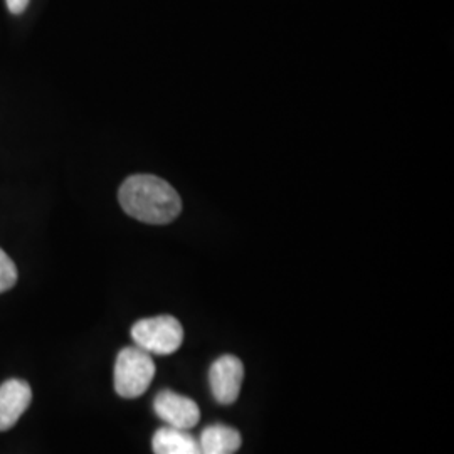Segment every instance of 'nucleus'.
Wrapping results in <instances>:
<instances>
[{
    "mask_svg": "<svg viewBox=\"0 0 454 454\" xmlns=\"http://www.w3.org/2000/svg\"><path fill=\"white\" fill-rule=\"evenodd\" d=\"M121 209L145 224H168L179 217L182 200L165 180L148 174L131 176L118 191Z\"/></svg>",
    "mask_w": 454,
    "mask_h": 454,
    "instance_id": "obj_1",
    "label": "nucleus"
},
{
    "mask_svg": "<svg viewBox=\"0 0 454 454\" xmlns=\"http://www.w3.org/2000/svg\"><path fill=\"white\" fill-rule=\"evenodd\" d=\"M155 377L152 356L140 347H125L114 364V390L123 399H135L145 394Z\"/></svg>",
    "mask_w": 454,
    "mask_h": 454,
    "instance_id": "obj_2",
    "label": "nucleus"
},
{
    "mask_svg": "<svg viewBox=\"0 0 454 454\" xmlns=\"http://www.w3.org/2000/svg\"><path fill=\"white\" fill-rule=\"evenodd\" d=\"M131 339L150 356H170L184 341V328L177 318L160 315L138 320L131 326Z\"/></svg>",
    "mask_w": 454,
    "mask_h": 454,
    "instance_id": "obj_3",
    "label": "nucleus"
},
{
    "mask_svg": "<svg viewBox=\"0 0 454 454\" xmlns=\"http://www.w3.org/2000/svg\"><path fill=\"white\" fill-rule=\"evenodd\" d=\"M243 362L234 356L217 358L209 369V384L214 399L219 404H234L243 386Z\"/></svg>",
    "mask_w": 454,
    "mask_h": 454,
    "instance_id": "obj_4",
    "label": "nucleus"
},
{
    "mask_svg": "<svg viewBox=\"0 0 454 454\" xmlns=\"http://www.w3.org/2000/svg\"><path fill=\"white\" fill-rule=\"evenodd\" d=\"M155 414L167 426L177 429H192L200 421V409L192 399L174 390H162L153 401Z\"/></svg>",
    "mask_w": 454,
    "mask_h": 454,
    "instance_id": "obj_5",
    "label": "nucleus"
},
{
    "mask_svg": "<svg viewBox=\"0 0 454 454\" xmlns=\"http://www.w3.org/2000/svg\"><path fill=\"white\" fill-rule=\"evenodd\" d=\"M33 401L31 386L22 379H9L0 386V431H9Z\"/></svg>",
    "mask_w": 454,
    "mask_h": 454,
    "instance_id": "obj_6",
    "label": "nucleus"
},
{
    "mask_svg": "<svg viewBox=\"0 0 454 454\" xmlns=\"http://www.w3.org/2000/svg\"><path fill=\"white\" fill-rule=\"evenodd\" d=\"M241 444V433L224 424H214L206 427L199 439L200 454H236Z\"/></svg>",
    "mask_w": 454,
    "mask_h": 454,
    "instance_id": "obj_7",
    "label": "nucleus"
},
{
    "mask_svg": "<svg viewBox=\"0 0 454 454\" xmlns=\"http://www.w3.org/2000/svg\"><path fill=\"white\" fill-rule=\"evenodd\" d=\"M152 450L155 454H200L199 439L189 431L177 427H160L152 438Z\"/></svg>",
    "mask_w": 454,
    "mask_h": 454,
    "instance_id": "obj_8",
    "label": "nucleus"
},
{
    "mask_svg": "<svg viewBox=\"0 0 454 454\" xmlns=\"http://www.w3.org/2000/svg\"><path fill=\"white\" fill-rule=\"evenodd\" d=\"M17 283V268L14 261L0 249V293L11 290Z\"/></svg>",
    "mask_w": 454,
    "mask_h": 454,
    "instance_id": "obj_9",
    "label": "nucleus"
},
{
    "mask_svg": "<svg viewBox=\"0 0 454 454\" xmlns=\"http://www.w3.org/2000/svg\"><path fill=\"white\" fill-rule=\"evenodd\" d=\"M7 2V7H9V11L12 12V14H22L26 9H27V5H29V2L31 0H5Z\"/></svg>",
    "mask_w": 454,
    "mask_h": 454,
    "instance_id": "obj_10",
    "label": "nucleus"
}]
</instances>
